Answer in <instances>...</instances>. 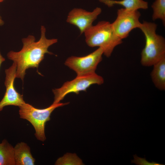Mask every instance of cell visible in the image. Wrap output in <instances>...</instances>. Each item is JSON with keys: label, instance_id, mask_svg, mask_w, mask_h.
Instances as JSON below:
<instances>
[{"label": "cell", "instance_id": "ac0fdd59", "mask_svg": "<svg viewBox=\"0 0 165 165\" xmlns=\"http://www.w3.org/2000/svg\"><path fill=\"white\" fill-rule=\"evenodd\" d=\"M4 0H0V2H2V1H3Z\"/></svg>", "mask_w": 165, "mask_h": 165}, {"label": "cell", "instance_id": "ba28073f", "mask_svg": "<svg viewBox=\"0 0 165 165\" xmlns=\"http://www.w3.org/2000/svg\"><path fill=\"white\" fill-rule=\"evenodd\" d=\"M16 67L13 62L8 68L5 70V80L4 82L6 91L4 95L0 101V112L7 106L13 105L19 107L25 103L23 96L18 93L14 85Z\"/></svg>", "mask_w": 165, "mask_h": 165}, {"label": "cell", "instance_id": "e0dca14e", "mask_svg": "<svg viewBox=\"0 0 165 165\" xmlns=\"http://www.w3.org/2000/svg\"><path fill=\"white\" fill-rule=\"evenodd\" d=\"M4 24V22L2 20L1 17L0 16V26H2Z\"/></svg>", "mask_w": 165, "mask_h": 165}, {"label": "cell", "instance_id": "3957f363", "mask_svg": "<svg viewBox=\"0 0 165 165\" xmlns=\"http://www.w3.org/2000/svg\"><path fill=\"white\" fill-rule=\"evenodd\" d=\"M157 25L144 21L139 28L143 33L145 44L141 53V63L145 66H153L165 57V40L156 33Z\"/></svg>", "mask_w": 165, "mask_h": 165}, {"label": "cell", "instance_id": "8992f818", "mask_svg": "<svg viewBox=\"0 0 165 165\" xmlns=\"http://www.w3.org/2000/svg\"><path fill=\"white\" fill-rule=\"evenodd\" d=\"M103 54L102 49L99 47L84 56H72L65 61V65L74 71L77 76L86 75L95 73L98 64L101 61Z\"/></svg>", "mask_w": 165, "mask_h": 165}, {"label": "cell", "instance_id": "7a4b0ae2", "mask_svg": "<svg viewBox=\"0 0 165 165\" xmlns=\"http://www.w3.org/2000/svg\"><path fill=\"white\" fill-rule=\"evenodd\" d=\"M84 33L87 44L90 47L101 48L103 54L108 57L111 56L115 48L123 42L115 34L111 24L106 21L92 25Z\"/></svg>", "mask_w": 165, "mask_h": 165}, {"label": "cell", "instance_id": "52a82bcc", "mask_svg": "<svg viewBox=\"0 0 165 165\" xmlns=\"http://www.w3.org/2000/svg\"><path fill=\"white\" fill-rule=\"evenodd\" d=\"M141 16L138 11H129L123 8L118 9L115 20L111 24L115 34L120 39L127 37L134 29L139 28L141 23L139 21Z\"/></svg>", "mask_w": 165, "mask_h": 165}, {"label": "cell", "instance_id": "9a60e30c", "mask_svg": "<svg viewBox=\"0 0 165 165\" xmlns=\"http://www.w3.org/2000/svg\"><path fill=\"white\" fill-rule=\"evenodd\" d=\"M134 159L131 160V163H134L137 165H164L154 162H149L146 160V158H142L138 156L136 154L133 155Z\"/></svg>", "mask_w": 165, "mask_h": 165}, {"label": "cell", "instance_id": "2e32d148", "mask_svg": "<svg viewBox=\"0 0 165 165\" xmlns=\"http://www.w3.org/2000/svg\"><path fill=\"white\" fill-rule=\"evenodd\" d=\"M5 59L1 54L0 52V67L2 63L5 61Z\"/></svg>", "mask_w": 165, "mask_h": 165}, {"label": "cell", "instance_id": "9c48e42d", "mask_svg": "<svg viewBox=\"0 0 165 165\" xmlns=\"http://www.w3.org/2000/svg\"><path fill=\"white\" fill-rule=\"evenodd\" d=\"M101 11V9L98 7L92 12L81 8H74L68 13L66 21L77 27L81 34L92 25L93 22Z\"/></svg>", "mask_w": 165, "mask_h": 165}, {"label": "cell", "instance_id": "277c9868", "mask_svg": "<svg viewBox=\"0 0 165 165\" xmlns=\"http://www.w3.org/2000/svg\"><path fill=\"white\" fill-rule=\"evenodd\" d=\"M69 102L52 104L44 109H38L26 103L19 107L20 117L29 122L35 130L37 139L43 141L46 139L45 128L46 122L50 120V116L54 110L58 107L68 104Z\"/></svg>", "mask_w": 165, "mask_h": 165}, {"label": "cell", "instance_id": "5bb4252c", "mask_svg": "<svg viewBox=\"0 0 165 165\" xmlns=\"http://www.w3.org/2000/svg\"><path fill=\"white\" fill-rule=\"evenodd\" d=\"M151 7L153 10L152 19L155 20L158 19L162 20L165 24V0H156Z\"/></svg>", "mask_w": 165, "mask_h": 165}, {"label": "cell", "instance_id": "6da1fadb", "mask_svg": "<svg viewBox=\"0 0 165 165\" xmlns=\"http://www.w3.org/2000/svg\"><path fill=\"white\" fill-rule=\"evenodd\" d=\"M46 32L45 28L42 26L41 37L38 41H35L34 36L29 35L22 39L23 46L20 51L18 52L11 51L7 53L8 58L16 64V78H20L23 81L27 69L38 68L46 53L53 54L48 49L50 46L57 42V39H47Z\"/></svg>", "mask_w": 165, "mask_h": 165}, {"label": "cell", "instance_id": "8fae6325", "mask_svg": "<svg viewBox=\"0 0 165 165\" xmlns=\"http://www.w3.org/2000/svg\"><path fill=\"white\" fill-rule=\"evenodd\" d=\"M151 74L152 80L156 88L160 90H165V57L153 65Z\"/></svg>", "mask_w": 165, "mask_h": 165}, {"label": "cell", "instance_id": "4fadbf2b", "mask_svg": "<svg viewBox=\"0 0 165 165\" xmlns=\"http://www.w3.org/2000/svg\"><path fill=\"white\" fill-rule=\"evenodd\" d=\"M14 147L6 139L0 143V165H15Z\"/></svg>", "mask_w": 165, "mask_h": 165}, {"label": "cell", "instance_id": "5b68a950", "mask_svg": "<svg viewBox=\"0 0 165 165\" xmlns=\"http://www.w3.org/2000/svg\"><path fill=\"white\" fill-rule=\"evenodd\" d=\"M104 82L103 77L96 73L86 75L77 76L74 79L64 82L61 87L53 90L54 95L53 104L60 103L69 93L79 94L80 91H86L91 85H100Z\"/></svg>", "mask_w": 165, "mask_h": 165}, {"label": "cell", "instance_id": "7c38bea8", "mask_svg": "<svg viewBox=\"0 0 165 165\" xmlns=\"http://www.w3.org/2000/svg\"><path fill=\"white\" fill-rule=\"evenodd\" d=\"M109 7L115 5L123 6L124 8L129 11H135L138 9H147L148 8L147 2L143 0H99Z\"/></svg>", "mask_w": 165, "mask_h": 165}, {"label": "cell", "instance_id": "30bf717a", "mask_svg": "<svg viewBox=\"0 0 165 165\" xmlns=\"http://www.w3.org/2000/svg\"><path fill=\"white\" fill-rule=\"evenodd\" d=\"M16 165H34L35 159L33 157L29 146L25 143H17L14 147Z\"/></svg>", "mask_w": 165, "mask_h": 165}]
</instances>
